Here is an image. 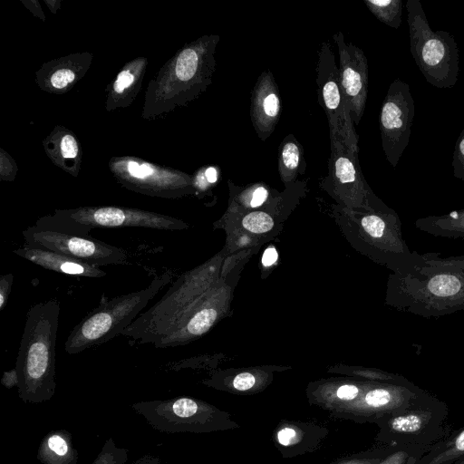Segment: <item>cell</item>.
Segmentation results:
<instances>
[{
  "instance_id": "15",
  "label": "cell",
  "mask_w": 464,
  "mask_h": 464,
  "mask_svg": "<svg viewBox=\"0 0 464 464\" xmlns=\"http://www.w3.org/2000/svg\"><path fill=\"white\" fill-rule=\"evenodd\" d=\"M282 111L281 96L275 77L265 70L257 78L250 99V120L257 137L265 141L274 132Z\"/></svg>"
},
{
  "instance_id": "14",
  "label": "cell",
  "mask_w": 464,
  "mask_h": 464,
  "mask_svg": "<svg viewBox=\"0 0 464 464\" xmlns=\"http://www.w3.org/2000/svg\"><path fill=\"white\" fill-rule=\"evenodd\" d=\"M327 426L311 420H282L272 433L274 446L284 459L318 450L328 437Z\"/></svg>"
},
{
  "instance_id": "13",
  "label": "cell",
  "mask_w": 464,
  "mask_h": 464,
  "mask_svg": "<svg viewBox=\"0 0 464 464\" xmlns=\"http://www.w3.org/2000/svg\"><path fill=\"white\" fill-rule=\"evenodd\" d=\"M339 53L341 87L354 125L363 115L368 94V62L363 51L352 43L347 44L343 34H334Z\"/></svg>"
},
{
  "instance_id": "27",
  "label": "cell",
  "mask_w": 464,
  "mask_h": 464,
  "mask_svg": "<svg viewBox=\"0 0 464 464\" xmlns=\"http://www.w3.org/2000/svg\"><path fill=\"white\" fill-rule=\"evenodd\" d=\"M245 198L251 208L262 206L268 198L269 191L263 184H255L244 191Z\"/></svg>"
},
{
  "instance_id": "35",
  "label": "cell",
  "mask_w": 464,
  "mask_h": 464,
  "mask_svg": "<svg viewBox=\"0 0 464 464\" xmlns=\"http://www.w3.org/2000/svg\"><path fill=\"white\" fill-rule=\"evenodd\" d=\"M152 173H153V169H151V167L149 164L144 163L142 165H140L136 178L137 179H145V178L150 176Z\"/></svg>"
},
{
  "instance_id": "34",
  "label": "cell",
  "mask_w": 464,
  "mask_h": 464,
  "mask_svg": "<svg viewBox=\"0 0 464 464\" xmlns=\"http://www.w3.org/2000/svg\"><path fill=\"white\" fill-rule=\"evenodd\" d=\"M277 252L274 247H268L263 254L262 263L265 266L273 265L277 260Z\"/></svg>"
},
{
  "instance_id": "32",
  "label": "cell",
  "mask_w": 464,
  "mask_h": 464,
  "mask_svg": "<svg viewBox=\"0 0 464 464\" xmlns=\"http://www.w3.org/2000/svg\"><path fill=\"white\" fill-rule=\"evenodd\" d=\"M133 79H134V77L130 72H128V71L121 72L118 75V78L114 84L115 91L119 93L122 92L126 87L130 86L132 83Z\"/></svg>"
},
{
  "instance_id": "7",
  "label": "cell",
  "mask_w": 464,
  "mask_h": 464,
  "mask_svg": "<svg viewBox=\"0 0 464 464\" xmlns=\"http://www.w3.org/2000/svg\"><path fill=\"white\" fill-rule=\"evenodd\" d=\"M134 408L155 429L163 431L208 433L240 427L229 412L190 397L142 402L135 404Z\"/></svg>"
},
{
  "instance_id": "10",
  "label": "cell",
  "mask_w": 464,
  "mask_h": 464,
  "mask_svg": "<svg viewBox=\"0 0 464 464\" xmlns=\"http://www.w3.org/2000/svg\"><path fill=\"white\" fill-rule=\"evenodd\" d=\"M323 186L338 198L353 205L374 208L383 204L364 180L359 155L351 151L338 134L330 136L328 175Z\"/></svg>"
},
{
  "instance_id": "12",
  "label": "cell",
  "mask_w": 464,
  "mask_h": 464,
  "mask_svg": "<svg viewBox=\"0 0 464 464\" xmlns=\"http://www.w3.org/2000/svg\"><path fill=\"white\" fill-rule=\"evenodd\" d=\"M425 391L407 382H374L350 407L334 419L357 423H375L378 420L406 409Z\"/></svg>"
},
{
  "instance_id": "28",
  "label": "cell",
  "mask_w": 464,
  "mask_h": 464,
  "mask_svg": "<svg viewBox=\"0 0 464 464\" xmlns=\"http://www.w3.org/2000/svg\"><path fill=\"white\" fill-rule=\"evenodd\" d=\"M47 447L50 451L61 458L67 456L70 451L67 441L58 434L48 437Z\"/></svg>"
},
{
  "instance_id": "11",
  "label": "cell",
  "mask_w": 464,
  "mask_h": 464,
  "mask_svg": "<svg viewBox=\"0 0 464 464\" xmlns=\"http://www.w3.org/2000/svg\"><path fill=\"white\" fill-rule=\"evenodd\" d=\"M414 101L408 83L394 80L380 112L382 146L386 160L395 168L408 146L414 118Z\"/></svg>"
},
{
  "instance_id": "29",
  "label": "cell",
  "mask_w": 464,
  "mask_h": 464,
  "mask_svg": "<svg viewBox=\"0 0 464 464\" xmlns=\"http://www.w3.org/2000/svg\"><path fill=\"white\" fill-rule=\"evenodd\" d=\"M14 283V275L8 273L0 276V311L6 304Z\"/></svg>"
},
{
  "instance_id": "8",
  "label": "cell",
  "mask_w": 464,
  "mask_h": 464,
  "mask_svg": "<svg viewBox=\"0 0 464 464\" xmlns=\"http://www.w3.org/2000/svg\"><path fill=\"white\" fill-rule=\"evenodd\" d=\"M24 246L56 252L96 266L123 265L128 255L121 247L92 238L37 226L22 232Z\"/></svg>"
},
{
  "instance_id": "6",
  "label": "cell",
  "mask_w": 464,
  "mask_h": 464,
  "mask_svg": "<svg viewBox=\"0 0 464 464\" xmlns=\"http://www.w3.org/2000/svg\"><path fill=\"white\" fill-rule=\"evenodd\" d=\"M35 226L86 237L92 228L102 227L179 230L188 227L183 221L169 216L118 207L58 211L53 216L39 219Z\"/></svg>"
},
{
  "instance_id": "23",
  "label": "cell",
  "mask_w": 464,
  "mask_h": 464,
  "mask_svg": "<svg viewBox=\"0 0 464 464\" xmlns=\"http://www.w3.org/2000/svg\"><path fill=\"white\" fill-rule=\"evenodd\" d=\"M433 445L395 446L378 464H416Z\"/></svg>"
},
{
  "instance_id": "9",
  "label": "cell",
  "mask_w": 464,
  "mask_h": 464,
  "mask_svg": "<svg viewBox=\"0 0 464 464\" xmlns=\"http://www.w3.org/2000/svg\"><path fill=\"white\" fill-rule=\"evenodd\" d=\"M316 74L318 102L327 116L330 136L340 135L347 148L359 155V137L343 93L334 53L326 42L318 52Z\"/></svg>"
},
{
  "instance_id": "5",
  "label": "cell",
  "mask_w": 464,
  "mask_h": 464,
  "mask_svg": "<svg viewBox=\"0 0 464 464\" xmlns=\"http://www.w3.org/2000/svg\"><path fill=\"white\" fill-rule=\"evenodd\" d=\"M447 404L424 392L406 409L378 420L377 445H434L448 437Z\"/></svg>"
},
{
  "instance_id": "25",
  "label": "cell",
  "mask_w": 464,
  "mask_h": 464,
  "mask_svg": "<svg viewBox=\"0 0 464 464\" xmlns=\"http://www.w3.org/2000/svg\"><path fill=\"white\" fill-rule=\"evenodd\" d=\"M243 227L256 234L265 233L269 231L274 227V220L266 212L253 211L246 214L242 220Z\"/></svg>"
},
{
  "instance_id": "33",
  "label": "cell",
  "mask_w": 464,
  "mask_h": 464,
  "mask_svg": "<svg viewBox=\"0 0 464 464\" xmlns=\"http://www.w3.org/2000/svg\"><path fill=\"white\" fill-rule=\"evenodd\" d=\"M3 385L7 388H11L14 385L18 386V374L16 369H13L9 372H5L1 380Z\"/></svg>"
},
{
  "instance_id": "26",
  "label": "cell",
  "mask_w": 464,
  "mask_h": 464,
  "mask_svg": "<svg viewBox=\"0 0 464 464\" xmlns=\"http://www.w3.org/2000/svg\"><path fill=\"white\" fill-rule=\"evenodd\" d=\"M452 167L454 177L464 181V129L455 144Z\"/></svg>"
},
{
  "instance_id": "2",
  "label": "cell",
  "mask_w": 464,
  "mask_h": 464,
  "mask_svg": "<svg viewBox=\"0 0 464 464\" xmlns=\"http://www.w3.org/2000/svg\"><path fill=\"white\" fill-rule=\"evenodd\" d=\"M60 303L50 299L27 312L15 369L19 396L24 401L49 400L55 390V346Z\"/></svg>"
},
{
  "instance_id": "20",
  "label": "cell",
  "mask_w": 464,
  "mask_h": 464,
  "mask_svg": "<svg viewBox=\"0 0 464 464\" xmlns=\"http://www.w3.org/2000/svg\"><path fill=\"white\" fill-rule=\"evenodd\" d=\"M414 226L434 237L464 239V208L441 216L419 218Z\"/></svg>"
},
{
  "instance_id": "18",
  "label": "cell",
  "mask_w": 464,
  "mask_h": 464,
  "mask_svg": "<svg viewBox=\"0 0 464 464\" xmlns=\"http://www.w3.org/2000/svg\"><path fill=\"white\" fill-rule=\"evenodd\" d=\"M267 372L242 371L233 375L212 379L206 383L218 390L234 394H254L263 391L269 383Z\"/></svg>"
},
{
  "instance_id": "4",
  "label": "cell",
  "mask_w": 464,
  "mask_h": 464,
  "mask_svg": "<svg viewBox=\"0 0 464 464\" xmlns=\"http://www.w3.org/2000/svg\"><path fill=\"white\" fill-rule=\"evenodd\" d=\"M411 55L426 81L437 88H452L459 76V48L449 32L433 31L419 0L406 2Z\"/></svg>"
},
{
  "instance_id": "1",
  "label": "cell",
  "mask_w": 464,
  "mask_h": 464,
  "mask_svg": "<svg viewBox=\"0 0 464 464\" xmlns=\"http://www.w3.org/2000/svg\"><path fill=\"white\" fill-rule=\"evenodd\" d=\"M391 304L423 317L464 310V255L419 254L407 269L391 277Z\"/></svg>"
},
{
  "instance_id": "31",
  "label": "cell",
  "mask_w": 464,
  "mask_h": 464,
  "mask_svg": "<svg viewBox=\"0 0 464 464\" xmlns=\"http://www.w3.org/2000/svg\"><path fill=\"white\" fill-rule=\"evenodd\" d=\"M61 150L64 158H74L78 153V146L72 135H65L61 142Z\"/></svg>"
},
{
  "instance_id": "17",
  "label": "cell",
  "mask_w": 464,
  "mask_h": 464,
  "mask_svg": "<svg viewBox=\"0 0 464 464\" xmlns=\"http://www.w3.org/2000/svg\"><path fill=\"white\" fill-rule=\"evenodd\" d=\"M13 253L41 267L65 275L90 278H101L107 275L99 266L45 249L24 246L13 250Z\"/></svg>"
},
{
  "instance_id": "22",
  "label": "cell",
  "mask_w": 464,
  "mask_h": 464,
  "mask_svg": "<svg viewBox=\"0 0 464 464\" xmlns=\"http://www.w3.org/2000/svg\"><path fill=\"white\" fill-rule=\"evenodd\" d=\"M369 11L382 23L398 29L401 24V0H363Z\"/></svg>"
},
{
  "instance_id": "16",
  "label": "cell",
  "mask_w": 464,
  "mask_h": 464,
  "mask_svg": "<svg viewBox=\"0 0 464 464\" xmlns=\"http://www.w3.org/2000/svg\"><path fill=\"white\" fill-rule=\"evenodd\" d=\"M376 382L322 381L308 385L310 405L326 411L333 418L353 404Z\"/></svg>"
},
{
  "instance_id": "3",
  "label": "cell",
  "mask_w": 464,
  "mask_h": 464,
  "mask_svg": "<svg viewBox=\"0 0 464 464\" xmlns=\"http://www.w3.org/2000/svg\"><path fill=\"white\" fill-rule=\"evenodd\" d=\"M171 279L172 273L166 271L141 290L102 300L72 328L64 343L65 352L79 353L120 335Z\"/></svg>"
},
{
  "instance_id": "30",
  "label": "cell",
  "mask_w": 464,
  "mask_h": 464,
  "mask_svg": "<svg viewBox=\"0 0 464 464\" xmlns=\"http://www.w3.org/2000/svg\"><path fill=\"white\" fill-rule=\"evenodd\" d=\"M73 79L74 73L72 71L69 69H61L53 74L51 82L53 87L60 89L65 87L69 82H72Z\"/></svg>"
},
{
  "instance_id": "19",
  "label": "cell",
  "mask_w": 464,
  "mask_h": 464,
  "mask_svg": "<svg viewBox=\"0 0 464 464\" xmlns=\"http://www.w3.org/2000/svg\"><path fill=\"white\" fill-rule=\"evenodd\" d=\"M277 159L279 176L285 186L292 185L305 169L303 146L293 134L280 143Z\"/></svg>"
},
{
  "instance_id": "21",
  "label": "cell",
  "mask_w": 464,
  "mask_h": 464,
  "mask_svg": "<svg viewBox=\"0 0 464 464\" xmlns=\"http://www.w3.org/2000/svg\"><path fill=\"white\" fill-rule=\"evenodd\" d=\"M464 459V427L435 443L416 464H454Z\"/></svg>"
},
{
  "instance_id": "36",
  "label": "cell",
  "mask_w": 464,
  "mask_h": 464,
  "mask_svg": "<svg viewBox=\"0 0 464 464\" xmlns=\"http://www.w3.org/2000/svg\"><path fill=\"white\" fill-rule=\"evenodd\" d=\"M454 464H464V459L455 462Z\"/></svg>"
},
{
  "instance_id": "24",
  "label": "cell",
  "mask_w": 464,
  "mask_h": 464,
  "mask_svg": "<svg viewBox=\"0 0 464 464\" xmlns=\"http://www.w3.org/2000/svg\"><path fill=\"white\" fill-rule=\"evenodd\" d=\"M392 449V446L376 444L368 450L339 458L329 464H378Z\"/></svg>"
}]
</instances>
